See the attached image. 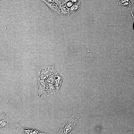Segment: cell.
Returning a JSON list of instances; mask_svg holds the SVG:
<instances>
[{
	"instance_id": "cell-2",
	"label": "cell",
	"mask_w": 134,
	"mask_h": 134,
	"mask_svg": "<svg viewBox=\"0 0 134 134\" xmlns=\"http://www.w3.org/2000/svg\"><path fill=\"white\" fill-rule=\"evenodd\" d=\"M37 70V77L38 79L45 80L49 76L55 73V70L51 66H44L36 68Z\"/></svg>"
},
{
	"instance_id": "cell-4",
	"label": "cell",
	"mask_w": 134,
	"mask_h": 134,
	"mask_svg": "<svg viewBox=\"0 0 134 134\" xmlns=\"http://www.w3.org/2000/svg\"><path fill=\"white\" fill-rule=\"evenodd\" d=\"M133 2H131L130 0H120L117 2V5L123 8L130 7L133 4Z\"/></svg>"
},
{
	"instance_id": "cell-12",
	"label": "cell",
	"mask_w": 134,
	"mask_h": 134,
	"mask_svg": "<svg viewBox=\"0 0 134 134\" xmlns=\"http://www.w3.org/2000/svg\"><path fill=\"white\" fill-rule=\"evenodd\" d=\"M60 0V1H62L61 0Z\"/></svg>"
},
{
	"instance_id": "cell-8",
	"label": "cell",
	"mask_w": 134,
	"mask_h": 134,
	"mask_svg": "<svg viewBox=\"0 0 134 134\" xmlns=\"http://www.w3.org/2000/svg\"><path fill=\"white\" fill-rule=\"evenodd\" d=\"M69 1H71V0H63L62 2V5Z\"/></svg>"
},
{
	"instance_id": "cell-3",
	"label": "cell",
	"mask_w": 134,
	"mask_h": 134,
	"mask_svg": "<svg viewBox=\"0 0 134 134\" xmlns=\"http://www.w3.org/2000/svg\"><path fill=\"white\" fill-rule=\"evenodd\" d=\"M38 85L39 96L47 93L46 86L45 80L38 79Z\"/></svg>"
},
{
	"instance_id": "cell-10",
	"label": "cell",
	"mask_w": 134,
	"mask_h": 134,
	"mask_svg": "<svg viewBox=\"0 0 134 134\" xmlns=\"http://www.w3.org/2000/svg\"><path fill=\"white\" fill-rule=\"evenodd\" d=\"M130 11H131V15H132V16L133 18H134V17L133 14L132 13V12L131 11V10L130 8ZM133 29L134 30V23L133 24Z\"/></svg>"
},
{
	"instance_id": "cell-5",
	"label": "cell",
	"mask_w": 134,
	"mask_h": 134,
	"mask_svg": "<svg viewBox=\"0 0 134 134\" xmlns=\"http://www.w3.org/2000/svg\"><path fill=\"white\" fill-rule=\"evenodd\" d=\"M80 6V0L78 2L74 3L69 9L70 14L78 10Z\"/></svg>"
},
{
	"instance_id": "cell-13",
	"label": "cell",
	"mask_w": 134,
	"mask_h": 134,
	"mask_svg": "<svg viewBox=\"0 0 134 134\" xmlns=\"http://www.w3.org/2000/svg\"><path fill=\"white\" fill-rule=\"evenodd\" d=\"M63 0H61L62 2Z\"/></svg>"
},
{
	"instance_id": "cell-6",
	"label": "cell",
	"mask_w": 134,
	"mask_h": 134,
	"mask_svg": "<svg viewBox=\"0 0 134 134\" xmlns=\"http://www.w3.org/2000/svg\"><path fill=\"white\" fill-rule=\"evenodd\" d=\"M9 126V123L6 119L0 120V128H8Z\"/></svg>"
},
{
	"instance_id": "cell-9",
	"label": "cell",
	"mask_w": 134,
	"mask_h": 134,
	"mask_svg": "<svg viewBox=\"0 0 134 134\" xmlns=\"http://www.w3.org/2000/svg\"><path fill=\"white\" fill-rule=\"evenodd\" d=\"M80 0H71V1L73 3H77L79 2Z\"/></svg>"
},
{
	"instance_id": "cell-14",
	"label": "cell",
	"mask_w": 134,
	"mask_h": 134,
	"mask_svg": "<svg viewBox=\"0 0 134 134\" xmlns=\"http://www.w3.org/2000/svg\"></svg>"
},
{
	"instance_id": "cell-15",
	"label": "cell",
	"mask_w": 134,
	"mask_h": 134,
	"mask_svg": "<svg viewBox=\"0 0 134 134\" xmlns=\"http://www.w3.org/2000/svg\"></svg>"
},
{
	"instance_id": "cell-11",
	"label": "cell",
	"mask_w": 134,
	"mask_h": 134,
	"mask_svg": "<svg viewBox=\"0 0 134 134\" xmlns=\"http://www.w3.org/2000/svg\"><path fill=\"white\" fill-rule=\"evenodd\" d=\"M10 0L14 1L15 0Z\"/></svg>"
},
{
	"instance_id": "cell-7",
	"label": "cell",
	"mask_w": 134,
	"mask_h": 134,
	"mask_svg": "<svg viewBox=\"0 0 134 134\" xmlns=\"http://www.w3.org/2000/svg\"><path fill=\"white\" fill-rule=\"evenodd\" d=\"M73 3L71 1H69L64 4L67 7L70 8L72 6Z\"/></svg>"
},
{
	"instance_id": "cell-1",
	"label": "cell",
	"mask_w": 134,
	"mask_h": 134,
	"mask_svg": "<svg viewBox=\"0 0 134 134\" xmlns=\"http://www.w3.org/2000/svg\"><path fill=\"white\" fill-rule=\"evenodd\" d=\"M78 121V118L74 117V116L68 118L63 123L60 130L57 134H67L73 128Z\"/></svg>"
}]
</instances>
